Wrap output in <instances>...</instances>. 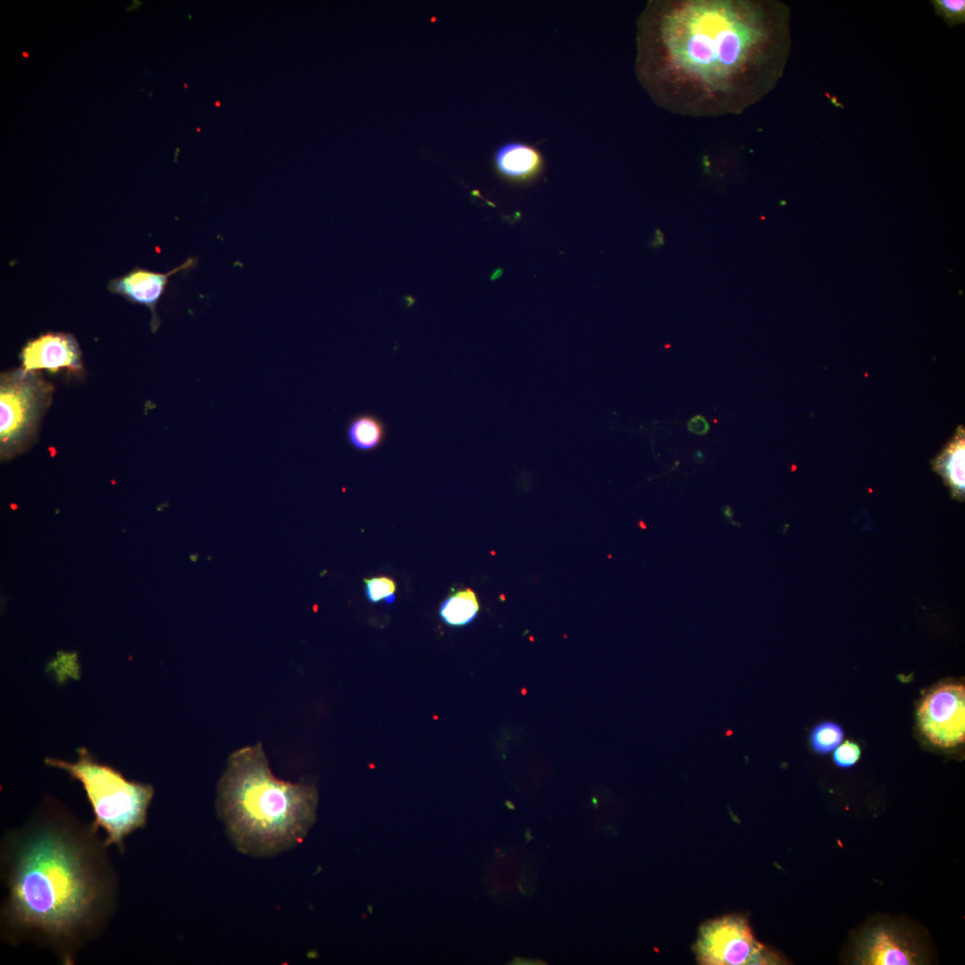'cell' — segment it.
I'll list each match as a JSON object with an SVG mask.
<instances>
[{
	"mask_svg": "<svg viewBox=\"0 0 965 965\" xmlns=\"http://www.w3.org/2000/svg\"><path fill=\"white\" fill-rule=\"evenodd\" d=\"M790 21L776 0L649 1L637 21V79L674 114H740L783 76Z\"/></svg>",
	"mask_w": 965,
	"mask_h": 965,
	"instance_id": "cell-1",
	"label": "cell"
},
{
	"mask_svg": "<svg viewBox=\"0 0 965 965\" xmlns=\"http://www.w3.org/2000/svg\"><path fill=\"white\" fill-rule=\"evenodd\" d=\"M61 824L37 819L10 840L4 916L18 930L63 945L97 925L110 882L91 841L96 829L82 835Z\"/></svg>",
	"mask_w": 965,
	"mask_h": 965,
	"instance_id": "cell-2",
	"label": "cell"
},
{
	"mask_svg": "<svg viewBox=\"0 0 965 965\" xmlns=\"http://www.w3.org/2000/svg\"><path fill=\"white\" fill-rule=\"evenodd\" d=\"M315 787L272 773L261 744L233 752L218 785L216 810L235 848L271 857L298 844L315 820Z\"/></svg>",
	"mask_w": 965,
	"mask_h": 965,
	"instance_id": "cell-3",
	"label": "cell"
},
{
	"mask_svg": "<svg viewBox=\"0 0 965 965\" xmlns=\"http://www.w3.org/2000/svg\"><path fill=\"white\" fill-rule=\"evenodd\" d=\"M77 752L75 762L46 758L45 763L66 771L82 785L94 814L92 826L106 833L104 845L114 844L122 851L124 838L146 826L155 789L149 784L128 780L84 747Z\"/></svg>",
	"mask_w": 965,
	"mask_h": 965,
	"instance_id": "cell-4",
	"label": "cell"
},
{
	"mask_svg": "<svg viewBox=\"0 0 965 965\" xmlns=\"http://www.w3.org/2000/svg\"><path fill=\"white\" fill-rule=\"evenodd\" d=\"M48 388L24 370L5 375L0 388L1 453L6 457L26 442L46 406Z\"/></svg>",
	"mask_w": 965,
	"mask_h": 965,
	"instance_id": "cell-5",
	"label": "cell"
},
{
	"mask_svg": "<svg viewBox=\"0 0 965 965\" xmlns=\"http://www.w3.org/2000/svg\"><path fill=\"white\" fill-rule=\"evenodd\" d=\"M708 965L773 964L780 960L754 937L745 918L729 915L705 923L695 948Z\"/></svg>",
	"mask_w": 965,
	"mask_h": 965,
	"instance_id": "cell-6",
	"label": "cell"
},
{
	"mask_svg": "<svg viewBox=\"0 0 965 965\" xmlns=\"http://www.w3.org/2000/svg\"><path fill=\"white\" fill-rule=\"evenodd\" d=\"M926 952L915 934L903 926L881 923L867 928L858 938L853 962L861 965H917Z\"/></svg>",
	"mask_w": 965,
	"mask_h": 965,
	"instance_id": "cell-7",
	"label": "cell"
},
{
	"mask_svg": "<svg viewBox=\"0 0 965 965\" xmlns=\"http://www.w3.org/2000/svg\"><path fill=\"white\" fill-rule=\"evenodd\" d=\"M918 717L923 734L935 745L950 748L964 742L965 688L944 684L923 700Z\"/></svg>",
	"mask_w": 965,
	"mask_h": 965,
	"instance_id": "cell-8",
	"label": "cell"
},
{
	"mask_svg": "<svg viewBox=\"0 0 965 965\" xmlns=\"http://www.w3.org/2000/svg\"><path fill=\"white\" fill-rule=\"evenodd\" d=\"M196 264L197 258L189 257L183 264L165 273L136 268L128 274L113 280L109 284V290L149 307L152 313V328L155 331L159 324L155 307L166 289L169 278L179 272L189 270Z\"/></svg>",
	"mask_w": 965,
	"mask_h": 965,
	"instance_id": "cell-9",
	"label": "cell"
},
{
	"mask_svg": "<svg viewBox=\"0 0 965 965\" xmlns=\"http://www.w3.org/2000/svg\"><path fill=\"white\" fill-rule=\"evenodd\" d=\"M80 350L76 340L69 334L48 333L29 341L21 352L23 370L57 371L61 367L80 369Z\"/></svg>",
	"mask_w": 965,
	"mask_h": 965,
	"instance_id": "cell-10",
	"label": "cell"
},
{
	"mask_svg": "<svg viewBox=\"0 0 965 965\" xmlns=\"http://www.w3.org/2000/svg\"><path fill=\"white\" fill-rule=\"evenodd\" d=\"M493 166L503 179L523 184L535 180L541 173L544 159L534 146L521 141H509L495 150Z\"/></svg>",
	"mask_w": 965,
	"mask_h": 965,
	"instance_id": "cell-11",
	"label": "cell"
},
{
	"mask_svg": "<svg viewBox=\"0 0 965 965\" xmlns=\"http://www.w3.org/2000/svg\"><path fill=\"white\" fill-rule=\"evenodd\" d=\"M965 431L959 425L955 432L932 459V470L938 474L949 488L952 499L963 501L965 496Z\"/></svg>",
	"mask_w": 965,
	"mask_h": 965,
	"instance_id": "cell-12",
	"label": "cell"
},
{
	"mask_svg": "<svg viewBox=\"0 0 965 965\" xmlns=\"http://www.w3.org/2000/svg\"><path fill=\"white\" fill-rule=\"evenodd\" d=\"M349 445L359 451L377 449L386 437V426L373 414H359L350 419L346 430Z\"/></svg>",
	"mask_w": 965,
	"mask_h": 965,
	"instance_id": "cell-13",
	"label": "cell"
},
{
	"mask_svg": "<svg viewBox=\"0 0 965 965\" xmlns=\"http://www.w3.org/2000/svg\"><path fill=\"white\" fill-rule=\"evenodd\" d=\"M479 608L476 594L467 588L449 595L441 605L440 616L450 626H463L476 617Z\"/></svg>",
	"mask_w": 965,
	"mask_h": 965,
	"instance_id": "cell-14",
	"label": "cell"
},
{
	"mask_svg": "<svg viewBox=\"0 0 965 965\" xmlns=\"http://www.w3.org/2000/svg\"><path fill=\"white\" fill-rule=\"evenodd\" d=\"M843 733L835 723L824 722L817 725L811 731L810 741L812 749L820 754L835 750L842 742Z\"/></svg>",
	"mask_w": 965,
	"mask_h": 965,
	"instance_id": "cell-15",
	"label": "cell"
},
{
	"mask_svg": "<svg viewBox=\"0 0 965 965\" xmlns=\"http://www.w3.org/2000/svg\"><path fill=\"white\" fill-rule=\"evenodd\" d=\"M935 13L952 28L965 22L964 0H933Z\"/></svg>",
	"mask_w": 965,
	"mask_h": 965,
	"instance_id": "cell-16",
	"label": "cell"
},
{
	"mask_svg": "<svg viewBox=\"0 0 965 965\" xmlns=\"http://www.w3.org/2000/svg\"><path fill=\"white\" fill-rule=\"evenodd\" d=\"M365 592L371 602H379L394 594L396 591L395 582L386 576H378L364 579Z\"/></svg>",
	"mask_w": 965,
	"mask_h": 965,
	"instance_id": "cell-17",
	"label": "cell"
},
{
	"mask_svg": "<svg viewBox=\"0 0 965 965\" xmlns=\"http://www.w3.org/2000/svg\"><path fill=\"white\" fill-rule=\"evenodd\" d=\"M860 756V749L859 745L851 741H846L835 751L833 758L838 767L849 768L858 761Z\"/></svg>",
	"mask_w": 965,
	"mask_h": 965,
	"instance_id": "cell-18",
	"label": "cell"
},
{
	"mask_svg": "<svg viewBox=\"0 0 965 965\" xmlns=\"http://www.w3.org/2000/svg\"><path fill=\"white\" fill-rule=\"evenodd\" d=\"M687 429L697 435H705L709 431V424L703 415H696L687 422Z\"/></svg>",
	"mask_w": 965,
	"mask_h": 965,
	"instance_id": "cell-19",
	"label": "cell"
},
{
	"mask_svg": "<svg viewBox=\"0 0 965 965\" xmlns=\"http://www.w3.org/2000/svg\"><path fill=\"white\" fill-rule=\"evenodd\" d=\"M693 458H694V460L696 462L702 463L704 461V454H703V452L701 450H700V449L695 450L694 455H693Z\"/></svg>",
	"mask_w": 965,
	"mask_h": 965,
	"instance_id": "cell-20",
	"label": "cell"
}]
</instances>
